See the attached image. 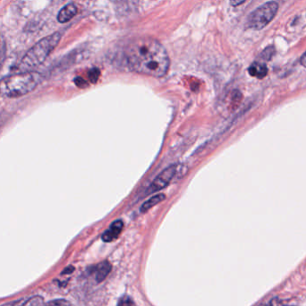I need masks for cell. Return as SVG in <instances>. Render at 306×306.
Masks as SVG:
<instances>
[{
	"label": "cell",
	"mask_w": 306,
	"mask_h": 306,
	"mask_svg": "<svg viewBox=\"0 0 306 306\" xmlns=\"http://www.w3.org/2000/svg\"><path fill=\"white\" fill-rule=\"evenodd\" d=\"M176 171H177L176 166H171V167L164 169L155 178V180L153 181L152 184L149 186V192H158V191H161L162 189L165 188L166 186L170 183V181L172 180L173 177H175Z\"/></svg>",
	"instance_id": "5"
},
{
	"label": "cell",
	"mask_w": 306,
	"mask_h": 306,
	"mask_svg": "<svg viewBox=\"0 0 306 306\" xmlns=\"http://www.w3.org/2000/svg\"><path fill=\"white\" fill-rule=\"evenodd\" d=\"M249 74L253 77L258 79H263L267 75L268 68L265 64L260 63V62H253L251 64L249 69Z\"/></svg>",
	"instance_id": "9"
},
{
	"label": "cell",
	"mask_w": 306,
	"mask_h": 306,
	"mask_svg": "<svg viewBox=\"0 0 306 306\" xmlns=\"http://www.w3.org/2000/svg\"><path fill=\"white\" fill-rule=\"evenodd\" d=\"M123 228H124V223L122 222L121 220H116L115 222L111 224L110 228L104 232V234L102 235V240L104 242L114 241L120 235Z\"/></svg>",
	"instance_id": "6"
},
{
	"label": "cell",
	"mask_w": 306,
	"mask_h": 306,
	"mask_svg": "<svg viewBox=\"0 0 306 306\" xmlns=\"http://www.w3.org/2000/svg\"><path fill=\"white\" fill-rule=\"evenodd\" d=\"M268 306H279V301H278L277 299H273V300L271 301L270 303L268 304Z\"/></svg>",
	"instance_id": "18"
},
{
	"label": "cell",
	"mask_w": 306,
	"mask_h": 306,
	"mask_svg": "<svg viewBox=\"0 0 306 306\" xmlns=\"http://www.w3.org/2000/svg\"><path fill=\"white\" fill-rule=\"evenodd\" d=\"M278 10L279 4L276 1H270L262 5L248 16L246 27L255 31L263 30L274 19Z\"/></svg>",
	"instance_id": "4"
},
{
	"label": "cell",
	"mask_w": 306,
	"mask_h": 306,
	"mask_svg": "<svg viewBox=\"0 0 306 306\" xmlns=\"http://www.w3.org/2000/svg\"><path fill=\"white\" fill-rule=\"evenodd\" d=\"M165 199V194H158V195L149 198V200H146L145 202L142 204V206L141 207V212H145L149 211V209L152 208L153 206L157 205L158 203L163 201Z\"/></svg>",
	"instance_id": "10"
},
{
	"label": "cell",
	"mask_w": 306,
	"mask_h": 306,
	"mask_svg": "<svg viewBox=\"0 0 306 306\" xmlns=\"http://www.w3.org/2000/svg\"><path fill=\"white\" fill-rule=\"evenodd\" d=\"M44 306H69V303L65 300H55Z\"/></svg>",
	"instance_id": "14"
},
{
	"label": "cell",
	"mask_w": 306,
	"mask_h": 306,
	"mask_svg": "<svg viewBox=\"0 0 306 306\" xmlns=\"http://www.w3.org/2000/svg\"><path fill=\"white\" fill-rule=\"evenodd\" d=\"M98 76H99V70L97 68H92L89 72V78L91 83H96L98 81Z\"/></svg>",
	"instance_id": "12"
},
{
	"label": "cell",
	"mask_w": 306,
	"mask_h": 306,
	"mask_svg": "<svg viewBox=\"0 0 306 306\" xmlns=\"http://www.w3.org/2000/svg\"><path fill=\"white\" fill-rule=\"evenodd\" d=\"M118 306H135L133 300L128 297V296H124L123 298L119 301Z\"/></svg>",
	"instance_id": "13"
},
{
	"label": "cell",
	"mask_w": 306,
	"mask_h": 306,
	"mask_svg": "<svg viewBox=\"0 0 306 306\" xmlns=\"http://www.w3.org/2000/svg\"><path fill=\"white\" fill-rule=\"evenodd\" d=\"M75 83L80 88H85L88 85V83L83 79L80 78V77H77V78L75 79Z\"/></svg>",
	"instance_id": "15"
},
{
	"label": "cell",
	"mask_w": 306,
	"mask_h": 306,
	"mask_svg": "<svg viewBox=\"0 0 306 306\" xmlns=\"http://www.w3.org/2000/svg\"><path fill=\"white\" fill-rule=\"evenodd\" d=\"M111 271V265L108 262L98 263L97 266L94 267L95 279L98 282H101L106 279L107 276L109 275Z\"/></svg>",
	"instance_id": "8"
},
{
	"label": "cell",
	"mask_w": 306,
	"mask_h": 306,
	"mask_svg": "<svg viewBox=\"0 0 306 306\" xmlns=\"http://www.w3.org/2000/svg\"><path fill=\"white\" fill-rule=\"evenodd\" d=\"M77 11H78V9L75 4L67 5L59 11V16H58L59 23H61V24L67 23L77 14Z\"/></svg>",
	"instance_id": "7"
},
{
	"label": "cell",
	"mask_w": 306,
	"mask_h": 306,
	"mask_svg": "<svg viewBox=\"0 0 306 306\" xmlns=\"http://www.w3.org/2000/svg\"><path fill=\"white\" fill-rule=\"evenodd\" d=\"M300 62L302 67H304L306 68V52L302 56V58L300 59Z\"/></svg>",
	"instance_id": "17"
},
{
	"label": "cell",
	"mask_w": 306,
	"mask_h": 306,
	"mask_svg": "<svg viewBox=\"0 0 306 306\" xmlns=\"http://www.w3.org/2000/svg\"><path fill=\"white\" fill-rule=\"evenodd\" d=\"M275 53V47L273 46L266 47L263 53L261 54V59H265V60H270L273 57Z\"/></svg>",
	"instance_id": "11"
},
{
	"label": "cell",
	"mask_w": 306,
	"mask_h": 306,
	"mask_svg": "<svg viewBox=\"0 0 306 306\" xmlns=\"http://www.w3.org/2000/svg\"><path fill=\"white\" fill-rule=\"evenodd\" d=\"M246 0H230V5L232 7H238L240 5L244 3Z\"/></svg>",
	"instance_id": "16"
},
{
	"label": "cell",
	"mask_w": 306,
	"mask_h": 306,
	"mask_svg": "<svg viewBox=\"0 0 306 306\" xmlns=\"http://www.w3.org/2000/svg\"><path fill=\"white\" fill-rule=\"evenodd\" d=\"M40 81V76L33 72H22L0 80V95L8 98H17L30 93Z\"/></svg>",
	"instance_id": "2"
},
{
	"label": "cell",
	"mask_w": 306,
	"mask_h": 306,
	"mask_svg": "<svg viewBox=\"0 0 306 306\" xmlns=\"http://www.w3.org/2000/svg\"><path fill=\"white\" fill-rule=\"evenodd\" d=\"M61 39V34L59 32L53 33L52 35L39 40L35 46L28 51L19 65V69L22 72H28L32 68L37 67L43 63L48 55L59 44Z\"/></svg>",
	"instance_id": "3"
},
{
	"label": "cell",
	"mask_w": 306,
	"mask_h": 306,
	"mask_svg": "<svg viewBox=\"0 0 306 306\" xmlns=\"http://www.w3.org/2000/svg\"><path fill=\"white\" fill-rule=\"evenodd\" d=\"M125 55L128 67L138 74L160 78L169 71L170 60L168 52L156 39H134L126 47Z\"/></svg>",
	"instance_id": "1"
}]
</instances>
